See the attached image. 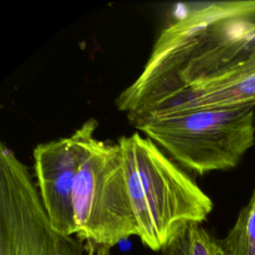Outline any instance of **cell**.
<instances>
[{
  "label": "cell",
  "mask_w": 255,
  "mask_h": 255,
  "mask_svg": "<svg viewBox=\"0 0 255 255\" xmlns=\"http://www.w3.org/2000/svg\"><path fill=\"white\" fill-rule=\"evenodd\" d=\"M219 245L223 255H255V188Z\"/></svg>",
  "instance_id": "ba28073f"
},
{
  "label": "cell",
  "mask_w": 255,
  "mask_h": 255,
  "mask_svg": "<svg viewBox=\"0 0 255 255\" xmlns=\"http://www.w3.org/2000/svg\"><path fill=\"white\" fill-rule=\"evenodd\" d=\"M76 237L90 255H111L122 240L137 236L120 146L90 140L73 188Z\"/></svg>",
  "instance_id": "277c9868"
},
{
  "label": "cell",
  "mask_w": 255,
  "mask_h": 255,
  "mask_svg": "<svg viewBox=\"0 0 255 255\" xmlns=\"http://www.w3.org/2000/svg\"><path fill=\"white\" fill-rule=\"evenodd\" d=\"M132 126L182 167L199 175L236 166L255 142L252 105L176 112Z\"/></svg>",
  "instance_id": "3957f363"
},
{
  "label": "cell",
  "mask_w": 255,
  "mask_h": 255,
  "mask_svg": "<svg viewBox=\"0 0 255 255\" xmlns=\"http://www.w3.org/2000/svg\"><path fill=\"white\" fill-rule=\"evenodd\" d=\"M255 54V1L208 2L163 29L128 93L165 114L225 68Z\"/></svg>",
  "instance_id": "6da1fadb"
},
{
  "label": "cell",
  "mask_w": 255,
  "mask_h": 255,
  "mask_svg": "<svg viewBox=\"0 0 255 255\" xmlns=\"http://www.w3.org/2000/svg\"><path fill=\"white\" fill-rule=\"evenodd\" d=\"M0 255H90L52 225L36 182L16 153L0 144Z\"/></svg>",
  "instance_id": "5b68a950"
},
{
  "label": "cell",
  "mask_w": 255,
  "mask_h": 255,
  "mask_svg": "<svg viewBox=\"0 0 255 255\" xmlns=\"http://www.w3.org/2000/svg\"><path fill=\"white\" fill-rule=\"evenodd\" d=\"M161 255H223L217 240L201 223H190L160 250Z\"/></svg>",
  "instance_id": "52a82bcc"
},
{
  "label": "cell",
  "mask_w": 255,
  "mask_h": 255,
  "mask_svg": "<svg viewBox=\"0 0 255 255\" xmlns=\"http://www.w3.org/2000/svg\"><path fill=\"white\" fill-rule=\"evenodd\" d=\"M126 186L137 237L152 251L184 226L202 223L213 208L194 178L156 143L139 132L119 138Z\"/></svg>",
  "instance_id": "7a4b0ae2"
},
{
  "label": "cell",
  "mask_w": 255,
  "mask_h": 255,
  "mask_svg": "<svg viewBox=\"0 0 255 255\" xmlns=\"http://www.w3.org/2000/svg\"><path fill=\"white\" fill-rule=\"evenodd\" d=\"M97 127V121L90 119L70 136L39 143L33 149L34 177L39 195L52 225L65 235L73 236L77 232L73 188Z\"/></svg>",
  "instance_id": "8992f818"
}]
</instances>
